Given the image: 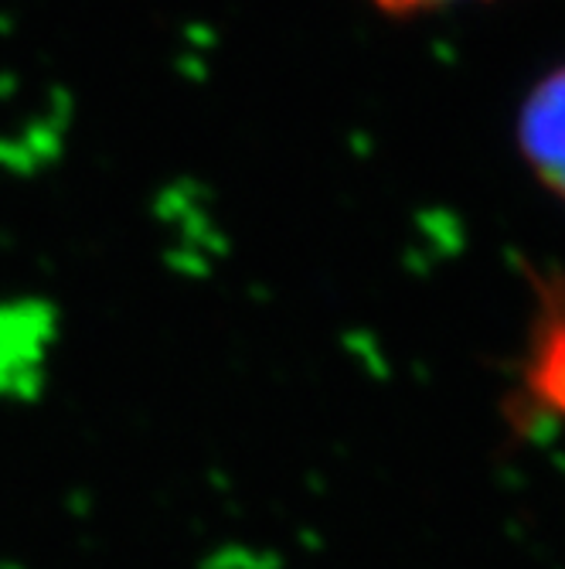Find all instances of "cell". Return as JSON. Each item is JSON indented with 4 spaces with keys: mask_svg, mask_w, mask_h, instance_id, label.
<instances>
[{
    "mask_svg": "<svg viewBox=\"0 0 565 569\" xmlns=\"http://www.w3.org/2000/svg\"><path fill=\"white\" fill-rule=\"evenodd\" d=\"M375 4L392 14H408V11H430V8L456 4V0H375Z\"/></svg>",
    "mask_w": 565,
    "mask_h": 569,
    "instance_id": "obj_1",
    "label": "cell"
}]
</instances>
